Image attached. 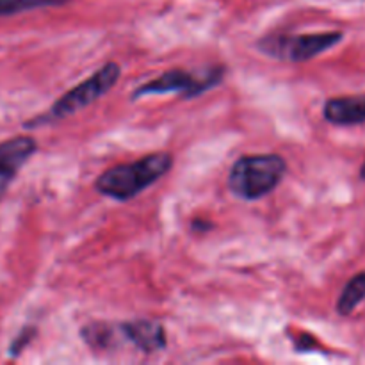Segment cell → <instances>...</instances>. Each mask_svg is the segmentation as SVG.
<instances>
[{
    "label": "cell",
    "instance_id": "6da1fadb",
    "mask_svg": "<svg viewBox=\"0 0 365 365\" xmlns=\"http://www.w3.org/2000/svg\"><path fill=\"white\" fill-rule=\"evenodd\" d=\"M171 166H173L171 153H150L134 163L118 164L106 170L96 178L95 189L107 198L127 202L163 178L171 170Z\"/></svg>",
    "mask_w": 365,
    "mask_h": 365
},
{
    "label": "cell",
    "instance_id": "7a4b0ae2",
    "mask_svg": "<svg viewBox=\"0 0 365 365\" xmlns=\"http://www.w3.org/2000/svg\"><path fill=\"white\" fill-rule=\"evenodd\" d=\"M287 173V163L277 153L245 155L237 159L228 175V187L237 198L253 202L273 192Z\"/></svg>",
    "mask_w": 365,
    "mask_h": 365
},
{
    "label": "cell",
    "instance_id": "3957f363",
    "mask_svg": "<svg viewBox=\"0 0 365 365\" xmlns=\"http://www.w3.org/2000/svg\"><path fill=\"white\" fill-rule=\"evenodd\" d=\"M120 66L116 63H107L106 66L100 68L98 71L91 75L89 78H86L84 82H81L78 86H75L73 89L64 93L56 103L48 109V113L43 114V116L34 118V120H29L24 125L25 128H36L41 127V125L56 123V121L64 120L68 116H73L78 110L86 109L88 106H91L93 102H96L98 98H102L109 89H113L116 86L118 78H120Z\"/></svg>",
    "mask_w": 365,
    "mask_h": 365
},
{
    "label": "cell",
    "instance_id": "277c9868",
    "mask_svg": "<svg viewBox=\"0 0 365 365\" xmlns=\"http://www.w3.org/2000/svg\"><path fill=\"white\" fill-rule=\"evenodd\" d=\"M342 32H314V34L266 36L259 43L260 52L285 63H307L334 48L342 41Z\"/></svg>",
    "mask_w": 365,
    "mask_h": 365
},
{
    "label": "cell",
    "instance_id": "5b68a950",
    "mask_svg": "<svg viewBox=\"0 0 365 365\" xmlns=\"http://www.w3.org/2000/svg\"><path fill=\"white\" fill-rule=\"evenodd\" d=\"M225 77L223 68H212L207 73H191L185 70H170L159 77L141 84L134 91L132 98H141L146 95H164V93H178L184 98H195L209 89L216 88Z\"/></svg>",
    "mask_w": 365,
    "mask_h": 365
},
{
    "label": "cell",
    "instance_id": "8992f818",
    "mask_svg": "<svg viewBox=\"0 0 365 365\" xmlns=\"http://www.w3.org/2000/svg\"><path fill=\"white\" fill-rule=\"evenodd\" d=\"M36 152L38 143L29 135H16L0 143V202L24 164L29 163Z\"/></svg>",
    "mask_w": 365,
    "mask_h": 365
},
{
    "label": "cell",
    "instance_id": "52a82bcc",
    "mask_svg": "<svg viewBox=\"0 0 365 365\" xmlns=\"http://www.w3.org/2000/svg\"><path fill=\"white\" fill-rule=\"evenodd\" d=\"M121 334L127 341H130L139 351L146 353H157L163 351L168 346L166 341V331L164 327L157 321L152 319H135L123 323L120 327Z\"/></svg>",
    "mask_w": 365,
    "mask_h": 365
},
{
    "label": "cell",
    "instance_id": "ba28073f",
    "mask_svg": "<svg viewBox=\"0 0 365 365\" xmlns=\"http://www.w3.org/2000/svg\"><path fill=\"white\" fill-rule=\"evenodd\" d=\"M323 116L331 125H341V127L365 123V95L330 98L324 103Z\"/></svg>",
    "mask_w": 365,
    "mask_h": 365
},
{
    "label": "cell",
    "instance_id": "9c48e42d",
    "mask_svg": "<svg viewBox=\"0 0 365 365\" xmlns=\"http://www.w3.org/2000/svg\"><path fill=\"white\" fill-rule=\"evenodd\" d=\"M365 299V271L356 274L346 284L337 299V312L341 316H349Z\"/></svg>",
    "mask_w": 365,
    "mask_h": 365
},
{
    "label": "cell",
    "instance_id": "30bf717a",
    "mask_svg": "<svg viewBox=\"0 0 365 365\" xmlns=\"http://www.w3.org/2000/svg\"><path fill=\"white\" fill-rule=\"evenodd\" d=\"M82 339L95 349H106L114 346V331L106 323H91L82 328Z\"/></svg>",
    "mask_w": 365,
    "mask_h": 365
},
{
    "label": "cell",
    "instance_id": "8fae6325",
    "mask_svg": "<svg viewBox=\"0 0 365 365\" xmlns=\"http://www.w3.org/2000/svg\"><path fill=\"white\" fill-rule=\"evenodd\" d=\"M68 0H0V16L25 13V11L39 9V7L63 6Z\"/></svg>",
    "mask_w": 365,
    "mask_h": 365
},
{
    "label": "cell",
    "instance_id": "7c38bea8",
    "mask_svg": "<svg viewBox=\"0 0 365 365\" xmlns=\"http://www.w3.org/2000/svg\"><path fill=\"white\" fill-rule=\"evenodd\" d=\"M34 337H36V328L25 327L24 330H21L20 334L13 339V342L9 344V348H7V355H9V359H18V356L24 353V349L27 348L32 341H34Z\"/></svg>",
    "mask_w": 365,
    "mask_h": 365
},
{
    "label": "cell",
    "instance_id": "4fadbf2b",
    "mask_svg": "<svg viewBox=\"0 0 365 365\" xmlns=\"http://www.w3.org/2000/svg\"><path fill=\"white\" fill-rule=\"evenodd\" d=\"M360 177H362L365 180V163L362 164V170H360Z\"/></svg>",
    "mask_w": 365,
    "mask_h": 365
}]
</instances>
